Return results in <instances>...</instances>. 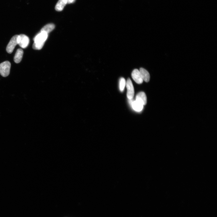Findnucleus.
<instances>
[{"label":"nucleus","instance_id":"nucleus-1","mask_svg":"<svg viewBox=\"0 0 217 217\" xmlns=\"http://www.w3.org/2000/svg\"><path fill=\"white\" fill-rule=\"evenodd\" d=\"M48 34L41 32L36 35L34 39V43L33 45V48L35 50H40L44 46V44L48 38Z\"/></svg>","mask_w":217,"mask_h":217},{"label":"nucleus","instance_id":"nucleus-2","mask_svg":"<svg viewBox=\"0 0 217 217\" xmlns=\"http://www.w3.org/2000/svg\"><path fill=\"white\" fill-rule=\"evenodd\" d=\"M11 63L8 61L4 62L0 64V74L4 77H6L10 74Z\"/></svg>","mask_w":217,"mask_h":217},{"label":"nucleus","instance_id":"nucleus-3","mask_svg":"<svg viewBox=\"0 0 217 217\" xmlns=\"http://www.w3.org/2000/svg\"><path fill=\"white\" fill-rule=\"evenodd\" d=\"M18 44L23 48H25L28 46L29 43V39L26 35L22 34L19 35L18 38Z\"/></svg>","mask_w":217,"mask_h":217},{"label":"nucleus","instance_id":"nucleus-4","mask_svg":"<svg viewBox=\"0 0 217 217\" xmlns=\"http://www.w3.org/2000/svg\"><path fill=\"white\" fill-rule=\"evenodd\" d=\"M18 36H19V35H15L13 36L8 44L6 50L8 53H12L16 45L18 44Z\"/></svg>","mask_w":217,"mask_h":217},{"label":"nucleus","instance_id":"nucleus-5","mask_svg":"<svg viewBox=\"0 0 217 217\" xmlns=\"http://www.w3.org/2000/svg\"><path fill=\"white\" fill-rule=\"evenodd\" d=\"M126 86L127 89V96L129 99H133L134 95V89L131 79L129 78L126 82Z\"/></svg>","mask_w":217,"mask_h":217},{"label":"nucleus","instance_id":"nucleus-6","mask_svg":"<svg viewBox=\"0 0 217 217\" xmlns=\"http://www.w3.org/2000/svg\"><path fill=\"white\" fill-rule=\"evenodd\" d=\"M132 76L135 82L137 83L140 84L143 83V80L138 69H136L133 70L132 72Z\"/></svg>","mask_w":217,"mask_h":217},{"label":"nucleus","instance_id":"nucleus-7","mask_svg":"<svg viewBox=\"0 0 217 217\" xmlns=\"http://www.w3.org/2000/svg\"><path fill=\"white\" fill-rule=\"evenodd\" d=\"M136 101L139 102L143 106L146 105L147 103V98L146 94L143 92L139 93L136 97Z\"/></svg>","mask_w":217,"mask_h":217},{"label":"nucleus","instance_id":"nucleus-8","mask_svg":"<svg viewBox=\"0 0 217 217\" xmlns=\"http://www.w3.org/2000/svg\"><path fill=\"white\" fill-rule=\"evenodd\" d=\"M132 99H130V102L133 109L137 112L141 111L143 109L144 106L137 101H133Z\"/></svg>","mask_w":217,"mask_h":217},{"label":"nucleus","instance_id":"nucleus-9","mask_svg":"<svg viewBox=\"0 0 217 217\" xmlns=\"http://www.w3.org/2000/svg\"><path fill=\"white\" fill-rule=\"evenodd\" d=\"M139 71L143 80L145 82L148 83L150 80V75L149 72L143 68H141Z\"/></svg>","mask_w":217,"mask_h":217},{"label":"nucleus","instance_id":"nucleus-10","mask_svg":"<svg viewBox=\"0 0 217 217\" xmlns=\"http://www.w3.org/2000/svg\"><path fill=\"white\" fill-rule=\"evenodd\" d=\"M23 54V51L22 49H18L14 57V61L16 63H19L21 61Z\"/></svg>","mask_w":217,"mask_h":217},{"label":"nucleus","instance_id":"nucleus-11","mask_svg":"<svg viewBox=\"0 0 217 217\" xmlns=\"http://www.w3.org/2000/svg\"><path fill=\"white\" fill-rule=\"evenodd\" d=\"M67 4V0H59L55 6L56 10L58 12L61 11Z\"/></svg>","mask_w":217,"mask_h":217},{"label":"nucleus","instance_id":"nucleus-12","mask_svg":"<svg viewBox=\"0 0 217 217\" xmlns=\"http://www.w3.org/2000/svg\"><path fill=\"white\" fill-rule=\"evenodd\" d=\"M55 28V25L53 24H48L44 26L41 30V32L46 33L47 34L52 31Z\"/></svg>","mask_w":217,"mask_h":217},{"label":"nucleus","instance_id":"nucleus-13","mask_svg":"<svg viewBox=\"0 0 217 217\" xmlns=\"http://www.w3.org/2000/svg\"><path fill=\"white\" fill-rule=\"evenodd\" d=\"M126 81L124 78H121L119 81V87L121 92H123L126 86Z\"/></svg>","mask_w":217,"mask_h":217},{"label":"nucleus","instance_id":"nucleus-14","mask_svg":"<svg viewBox=\"0 0 217 217\" xmlns=\"http://www.w3.org/2000/svg\"><path fill=\"white\" fill-rule=\"evenodd\" d=\"M67 4H71L74 3L76 0H67Z\"/></svg>","mask_w":217,"mask_h":217}]
</instances>
